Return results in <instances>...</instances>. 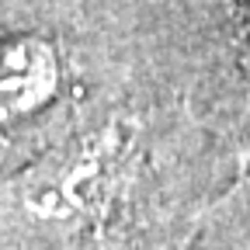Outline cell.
Returning <instances> with one entry per match:
<instances>
[{"instance_id":"cell-2","label":"cell","mask_w":250,"mask_h":250,"mask_svg":"<svg viewBox=\"0 0 250 250\" xmlns=\"http://www.w3.org/2000/svg\"><path fill=\"white\" fill-rule=\"evenodd\" d=\"M184 250H250V167L212 202Z\"/></svg>"},{"instance_id":"cell-1","label":"cell","mask_w":250,"mask_h":250,"mask_svg":"<svg viewBox=\"0 0 250 250\" xmlns=\"http://www.w3.org/2000/svg\"><path fill=\"white\" fill-rule=\"evenodd\" d=\"M236 174L160 73L122 70L0 170V250H184Z\"/></svg>"}]
</instances>
